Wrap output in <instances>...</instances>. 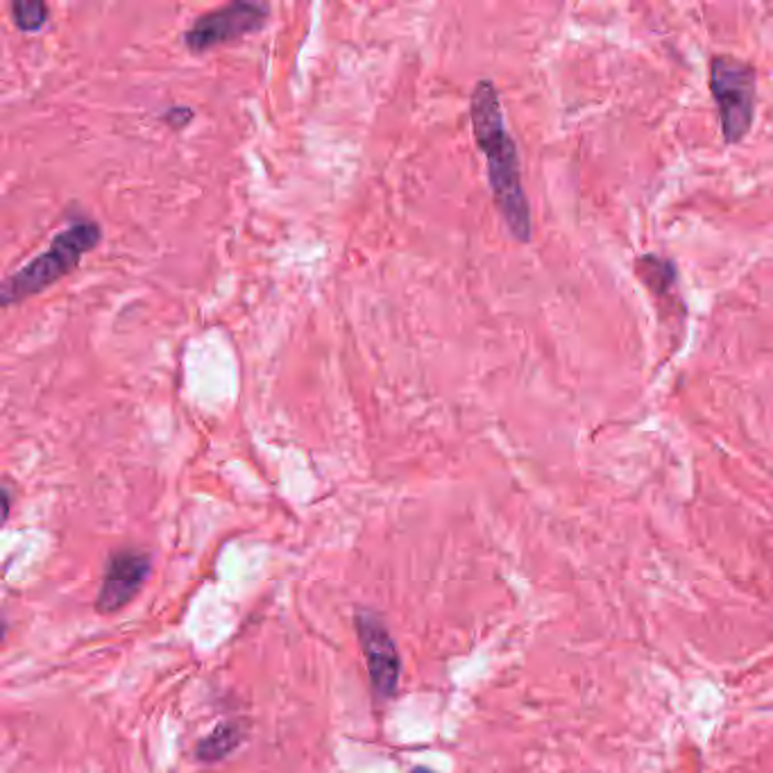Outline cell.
<instances>
[{
  "label": "cell",
  "instance_id": "6da1fadb",
  "mask_svg": "<svg viewBox=\"0 0 773 773\" xmlns=\"http://www.w3.org/2000/svg\"><path fill=\"white\" fill-rule=\"evenodd\" d=\"M470 120L479 150L487 161V180L508 232L519 243L532 240V205H528L517 146L506 128L497 87L491 79H479L470 96Z\"/></svg>",
  "mask_w": 773,
  "mask_h": 773
},
{
  "label": "cell",
  "instance_id": "7a4b0ae2",
  "mask_svg": "<svg viewBox=\"0 0 773 773\" xmlns=\"http://www.w3.org/2000/svg\"><path fill=\"white\" fill-rule=\"evenodd\" d=\"M100 240L103 229L96 221L85 218L71 223L51 240V246L42 255L28 261L3 281V287H0V304H3V309H10L12 304L44 293L55 281L73 272L87 253L98 248Z\"/></svg>",
  "mask_w": 773,
  "mask_h": 773
},
{
  "label": "cell",
  "instance_id": "3957f363",
  "mask_svg": "<svg viewBox=\"0 0 773 773\" xmlns=\"http://www.w3.org/2000/svg\"><path fill=\"white\" fill-rule=\"evenodd\" d=\"M708 85L717 105L721 137L728 146H736L753 128L758 73L751 64L738 57L715 55L710 60Z\"/></svg>",
  "mask_w": 773,
  "mask_h": 773
},
{
  "label": "cell",
  "instance_id": "277c9868",
  "mask_svg": "<svg viewBox=\"0 0 773 773\" xmlns=\"http://www.w3.org/2000/svg\"><path fill=\"white\" fill-rule=\"evenodd\" d=\"M268 17L270 8L266 3L234 0V3L197 17L184 32V44L191 53H207L216 46L236 42L240 36L261 30Z\"/></svg>",
  "mask_w": 773,
  "mask_h": 773
},
{
  "label": "cell",
  "instance_id": "5b68a950",
  "mask_svg": "<svg viewBox=\"0 0 773 773\" xmlns=\"http://www.w3.org/2000/svg\"><path fill=\"white\" fill-rule=\"evenodd\" d=\"M356 635H358L363 658H365V665H368V674L377 697L382 699L395 697V691L399 687V676H401V661H399L395 640L390 637L386 624L375 613H371V610H358Z\"/></svg>",
  "mask_w": 773,
  "mask_h": 773
},
{
  "label": "cell",
  "instance_id": "8992f818",
  "mask_svg": "<svg viewBox=\"0 0 773 773\" xmlns=\"http://www.w3.org/2000/svg\"><path fill=\"white\" fill-rule=\"evenodd\" d=\"M150 572V556L139 549L114 551L107 560L103 586L96 599L100 613H118L126 608L141 590Z\"/></svg>",
  "mask_w": 773,
  "mask_h": 773
},
{
  "label": "cell",
  "instance_id": "52a82bcc",
  "mask_svg": "<svg viewBox=\"0 0 773 773\" xmlns=\"http://www.w3.org/2000/svg\"><path fill=\"white\" fill-rule=\"evenodd\" d=\"M243 742V728L238 721L218 723L205 740H200L195 753L202 762H218L238 749Z\"/></svg>",
  "mask_w": 773,
  "mask_h": 773
},
{
  "label": "cell",
  "instance_id": "ba28073f",
  "mask_svg": "<svg viewBox=\"0 0 773 773\" xmlns=\"http://www.w3.org/2000/svg\"><path fill=\"white\" fill-rule=\"evenodd\" d=\"M637 277L656 296H667L678 281V272L674 261L656 255H646L637 261Z\"/></svg>",
  "mask_w": 773,
  "mask_h": 773
},
{
  "label": "cell",
  "instance_id": "9c48e42d",
  "mask_svg": "<svg viewBox=\"0 0 773 773\" xmlns=\"http://www.w3.org/2000/svg\"><path fill=\"white\" fill-rule=\"evenodd\" d=\"M12 12V21L21 32H36L42 30L49 21V6L42 3V0H14L10 6Z\"/></svg>",
  "mask_w": 773,
  "mask_h": 773
},
{
  "label": "cell",
  "instance_id": "30bf717a",
  "mask_svg": "<svg viewBox=\"0 0 773 773\" xmlns=\"http://www.w3.org/2000/svg\"><path fill=\"white\" fill-rule=\"evenodd\" d=\"M167 124L169 126H173V128H184L186 124H189V120L193 118V111L189 109V107H171L169 111H167Z\"/></svg>",
  "mask_w": 773,
  "mask_h": 773
},
{
  "label": "cell",
  "instance_id": "8fae6325",
  "mask_svg": "<svg viewBox=\"0 0 773 773\" xmlns=\"http://www.w3.org/2000/svg\"><path fill=\"white\" fill-rule=\"evenodd\" d=\"M3 504H6V517L10 515V504H12V491H10V485L3 487Z\"/></svg>",
  "mask_w": 773,
  "mask_h": 773
},
{
  "label": "cell",
  "instance_id": "7c38bea8",
  "mask_svg": "<svg viewBox=\"0 0 773 773\" xmlns=\"http://www.w3.org/2000/svg\"><path fill=\"white\" fill-rule=\"evenodd\" d=\"M414 773H431V771H427V769H414Z\"/></svg>",
  "mask_w": 773,
  "mask_h": 773
}]
</instances>
